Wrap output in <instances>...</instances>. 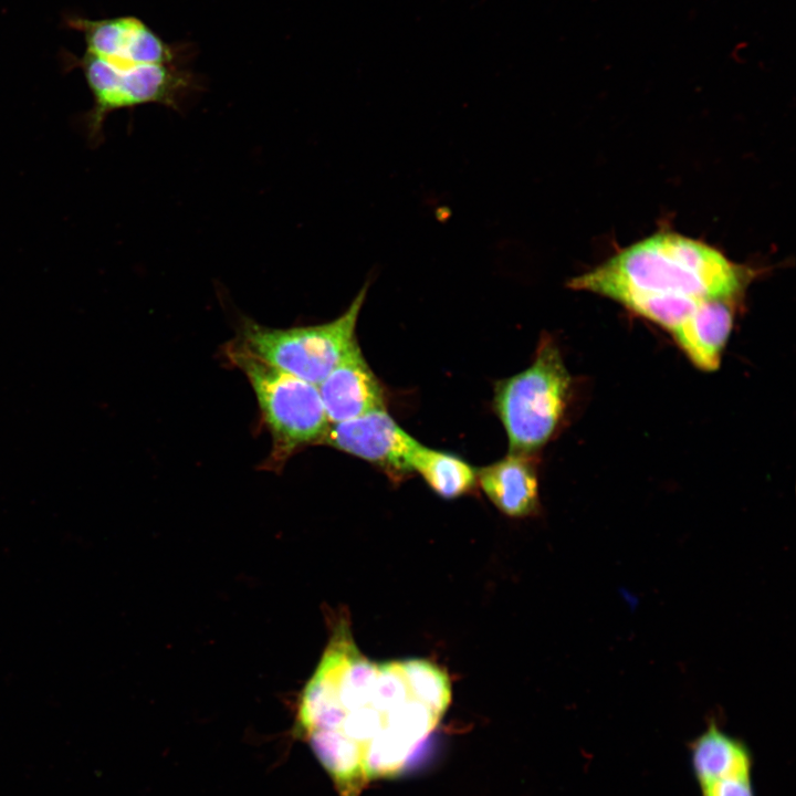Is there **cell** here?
<instances>
[{"label":"cell","mask_w":796,"mask_h":796,"mask_svg":"<svg viewBox=\"0 0 796 796\" xmlns=\"http://www.w3.org/2000/svg\"><path fill=\"white\" fill-rule=\"evenodd\" d=\"M226 356L247 377L272 437L268 469H281L296 452L318 444L327 426L317 386L260 359L238 339Z\"/></svg>","instance_id":"3"},{"label":"cell","mask_w":796,"mask_h":796,"mask_svg":"<svg viewBox=\"0 0 796 796\" xmlns=\"http://www.w3.org/2000/svg\"><path fill=\"white\" fill-rule=\"evenodd\" d=\"M741 302L705 303L671 335L692 364L704 371L719 368Z\"/></svg>","instance_id":"11"},{"label":"cell","mask_w":796,"mask_h":796,"mask_svg":"<svg viewBox=\"0 0 796 796\" xmlns=\"http://www.w3.org/2000/svg\"><path fill=\"white\" fill-rule=\"evenodd\" d=\"M65 23L83 34L85 52L115 67L175 63L170 46L136 17L93 20L70 15Z\"/></svg>","instance_id":"8"},{"label":"cell","mask_w":796,"mask_h":796,"mask_svg":"<svg viewBox=\"0 0 796 796\" xmlns=\"http://www.w3.org/2000/svg\"><path fill=\"white\" fill-rule=\"evenodd\" d=\"M412 472L440 496L455 499L468 494L476 485V470L459 457L430 449L421 443L417 448L412 462Z\"/></svg>","instance_id":"13"},{"label":"cell","mask_w":796,"mask_h":796,"mask_svg":"<svg viewBox=\"0 0 796 796\" xmlns=\"http://www.w3.org/2000/svg\"><path fill=\"white\" fill-rule=\"evenodd\" d=\"M570 383L558 347L545 337L526 369L496 384L494 409L509 452L534 455L551 440L564 416Z\"/></svg>","instance_id":"4"},{"label":"cell","mask_w":796,"mask_h":796,"mask_svg":"<svg viewBox=\"0 0 796 796\" xmlns=\"http://www.w3.org/2000/svg\"><path fill=\"white\" fill-rule=\"evenodd\" d=\"M701 796H755L752 774H739L699 786Z\"/></svg>","instance_id":"14"},{"label":"cell","mask_w":796,"mask_h":796,"mask_svg":"<svg viewBox=\"0 0 796 796\" xmlns=\"http://www.w3.org/2000/svg\"><path fill=\"white\" fill-rule=\"evenodd\" d=\"M368 286L369 281L346 311L331 322L273 328L244 320L237 339L271 366L317 386L358 344L356 324Z\"/></svg>","instance_id":"5"},{"label":"cell","mask_w":796,"mask_h":796,"mask_svg":"<svg viewBox=\"0 0 796 796\" xmlns=\"http://www.w3.org/2000/svg\"><path fill=\"white\" fill-rule=\"evenodd\" d=\"M317 389L329 423L386 409L381 385L358 344L317 385Z\"/></svg>","instance_id":"9"},{"label":"cell","mask_w":796,"mask_h":796,"mask_svg":"<svg viewBox=\"0 0 796 796\" xmlns=\"http://www.w3.org/2000/svg\"><path fill=\"white\" fill-rule=\"evenodd\" d=\"M689 754L698 786L753 771V754L747 744L724 732L714 720L689 743Z\"/></svg>","instance_id":"12"},{"label":"cell","mask_w":796,"mask_h":796,"mask_svg":"<svg viewBox=\"0 0 796 796\" xmlns=\"http://www.w3.org/2000/svg\"><path fill=\"white\" fill-rule=\"evenodd\" d=\"M71 63L82 71L93 97L84 123L92 143L100 142L104 122L111 113L150 103L175 107L188 84L174 63L117 71L88 52L74 57Z\"/></svg>","instance_id":"6"},{"label":"cell","mask_w":796,"mask_h":796,"mask_svg":"<svg viewBox=\"0 0 796 796\" xmlns=\"http://www.w3.org/2000/svg\"><path fill=\"white\" fill-rule=\"evenodd\" d=\"M756 272L703 241L661 230L572 277L569 289L608 297L622 306L641 300L742 302Z\"/></svg>","instance_id":"2"},{"label":"cell","mask_w":796,"mask_h":796,"mask_svg":"<svg viewBox=\"0 0 796 796\" xmlns=\"http://www.w3.org/2000/svg\"><path fill=\"white\" fill-rule=\"evenodd\" d=\"M318 444L365 460L389 476L400 479L412 473L411 462L420 442L386 409H378L350 420L328 423Z\"/></svg>","instance_id":"7"},{"label":"cell","mask_w":796,"mask_h":796,"mask_svg":"<svg viewBox=\"0 0 796 796\" xmlns=\"http://www.w3.org/2000/svg\"><path fill=\"white\" fill-rule=\"evenodd\" d=\"M451 701L446 672L421 659L377 663L341 619L301 693L297 733L339 796L399 773L438 726Z\"/></svg>","instance_id":"1"},{"label":"cell","mask_w":796,"mask_h":796,"mask_svg":"<svg viewBox=\"0 0 796 796\" xmlns=\"http://www.w3.org/2000/svg\"><path fill=\"white\" fill-rule=\"evenodd\" d=\"M476 480L489 500L505 515L525 517L537 512L538 481L533 454L509 452L476 470Z\"/></svg>","instance_id":"10"}]
</instances>
